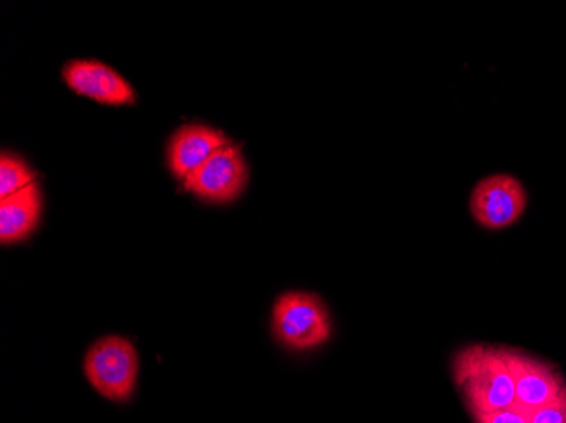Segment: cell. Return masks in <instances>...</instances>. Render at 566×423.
<instances>
[{
	"label": "cell",
	"mask_w": 566,
	"mask_h": 423,
	"mask_svg": "<svg viewBox=\"0 0 566 423\" xmlns=\"http://www.w3.org/2000/svg\"><path fill=\"white\" fill-rule=\"evenodd\" d=\"M331 319L323 298L307 292H287L273 305L272 332L291 351H311L331 337Z\"/></svg>",
	"instance_id": "2"
},
{
	"label": "cell",
	"mask_w": 566,
	"mask_h": 423,
	"mask_svg": "<svg viewBox=\"0 0 566 423\" xmlns=\"http://www.w3.org/2000/svg\"><path fill=\"white\" fill-rule=\"evenodd\" d=\"M36 180V173L28 168V165L18 156L2 152L0 158V197L14 195L25 187H30Z\"/></svg>",
	"instance_id": "10"
},
{
	"label": "cell",
	"mask_w": 566,
	"mask_h": 423,
	"mask_svg": "<svg viewBox=\"0 0 566 423\" xmlns=\"http://www.w3.org/2000/svg\"><path fill=\"white\" fill-rule=\"evenodd\" d=\"M451 369L470 415L516 405V388L504 349L489 343L467 346L457 352Z\"/></svg>",
	"instance_id": "1"
},
{
	"label": "cell",
	"mask_w": 566,
	"mask_h": 423,
	"mask_svg": "<svg viewBox=\"0 0 566 423\" xmlns=\"http://www.w3.org/2000/svg\"><path fill=\"white\" fill-rule=\"evenodd\" d=\"M228 142L231 141L221 130L209 126L189 124L180 127L168 142V168L175 177L186 180Z\"/></svg>",
	"instance_id": "8"
},
{
	"label": "cell",
	"mask_w": 566,
	"mask_h": 423,
	"mask_svg": "<svg viewBox=\"0 0 566 423\" xmlns=\"http://www.w3.org/2000/svg\"><path fill=\"white\" fill-rule=\"evenodd\" d=\"M40 214L41 193L36 181L0 200V243L15 244L28 240L38 228Z\"/></svg>",
	"instance_id": "9"
},
{
	"label": "cell",
	"mask_w": 566,
	"mask_h": 423,
	"mask_svg": "<svg viewBox=\"0 0 566 423\" xmlns=\"http://www.w3.org/2000/svg\"><path fill=\"white\" fill-rule=\"evenodd\" d=\"M472 419L475 423H530L526 410L520 405L497 412L472 413Z\"/></svg>",
	"instance_id": "12"
},
{
	"label": "cell",
	"mask_w": 566,
	"mask_h": 423,
	"mask_svg": "<svg viewBox=\"0 0 566 423\" xmlns=\"http://www.w3.org/2000/svg\"><path fill=\"white\" fill-rule=\"evenodd\" d=\"M84 369L88 383L101 396L111 402H127L138 381V352L132 340L124 337H102L85 355Z\"/></svg>",
	"instance_id": "3"
},
{
	"label": "cell",
	"mask_w": 566,
	"mask_h": 423,
	"mask_svg": "<svg viewBox=\"0 0 566 423\" xmlns=\"http://www.w3.org/2000/svg\"><path fill=\"white\" fill-rule=\"evenodd\" d=\"M530 423H566V387L548 405L527 412Z\"/></svg>",
	"instance_id": "11"
},
{
	"label": "cell",
	"mask_w": 566,
	"mask_h": 423,
	"mask_svg": "<svg viewBox=\"0 0 566 423\" xmlns=\"http://www.w3.org/2000/svg\"><path fill=\"white\" fill-rule=\"evenodd\" d=\"M502 349L516 388V405L526 412L548 405L566 387L562 373L549 362L517 349Z\"/></svg>",
	"instance_id": "6"
},
{
	"label": "cell",
	"mask_w": 566,
	"mask_h": 423,
	"mask_svg": "<svg viewBox=\"0 0 566 423\" xmlns=\"http://www.w3.org/2000/svg\"><path fill=\"white\" fill-rule=\"evenodd\" d=\"M248 165L243 151L234 142L219 148L202 167L184 180V187L209 203L237 200L247 189Z\"/></svg>",
	"instance_id": "4"
},
{
	"label": "cell",
	"mask_w": 566,
	"mask_h": 423,
	"mask_svg": "<svg viewBox=\"0 0 566 423\" xmlns=\"http://www.w3.org/2000/svg\"><path fill=\"white\" fill-rule=\"evenodd\" d=\"M527 205L526 190L511 175L483 178L470 197V210L485 229H504L520 221Z\"/></svg>",
	"instance_id": "5"
},
{
	"label": "cell",
	"mask_w": 566,
	"mask_h": 423,
	"mask_svg": "<svg viewBox=\"0 0 566 423\" xmlns=\"http://www.w3.org/2000/svg\"><path fill=\"white\" fill-rule=\"evenodd\" d=\"M63 81L72 91L101 104H135L136 94L123 76L97 62V60H73L63 66Z\"/></svg>",
	"instance_id": "7"
}]
</instances>
